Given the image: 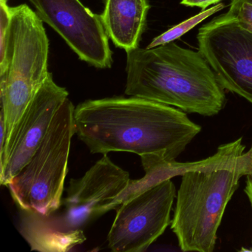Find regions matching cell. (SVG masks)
<instances>
[{
  "label": "cell",
  "instance_id": "obj_1",
  "mask_svg": "<svg viewBox=\"0 0 252 252\" xmlns=\"http://www.w3.org/2000/svg\"><path fill=\"white\" fill-rule=\"evenodd\" d=\"M73 119L75 135L91 153H135L144 171L173 163L201 131L185 112L134 96L87 100Z\"/></svg>",
  "mask_w": 252,
  "mask_h": 252
},
{
  "label": "cell",
  "instance_id": "obj_2",
  "mask_svg": "<svg viewBox=\"0 0 252 252\" xmlns=\"http://www.w3.org/2000/svg\"><path fill=\"white\" fill-rule=\"evenodd\" d=\"M125 94L213 116L226 104L225 89L200 51L175 42L126 53Z\"/></svg>",
  "mask_w": 252,
  "mask_h": 252
},
{
  "label": "cell",
  "instance_id": "obj_3",
  "mask_svg": "<svg viewBox=\"0 0 252 252\" xmlns=\"http://www.w3.org/2000/svg\"><path fill=\"white\" fill-rule=\"evenodd\" d=\"M242 138L218 147L215 156L182 174L171 228L183 252H212L228 202L242 177L252 172V144Z\"/></svg>",
  "mask_w": 252,
  "mask_h": 252
},
{
  "label": "cell",
  "instance_id": "obj_4",
  "mask_svg": "<svg viewBox=\"0 0 252 252\" xmlns=\"http://www.w3.org/2000/svg\"><path fill=\"white\" fill-rule=\"evenodd\" d=\"M11 11L6 61L3 68L0 69V98L5 123V146L50 74L48 69L49 40L43 21L26 4L11 7Z\"/></svg>",
  "mask_w": 252,
  "mask_h": 252
},
{
  "label": "cell",
  "instance_id": "obj_5",
  "mask_svg": "<svg viewBox=\"0 0 252 252\" xmlns=\"http://www.w3.org/2000/svg\"><path fill=\"white\" fill-rule=\"evenodd\" d=\"M74 110L67 98L30 161L7 186L20 209L49 215L61 206L75 135Z\"/></svg>",
  "mask_w": 252,
  "mask_h": 252
},
{
  "label": "cell",
  "instance_id": "obj_6",
  "mask_svg": "<svg viewBox=\"0 0 252 252\" xmlns=\"http://www.w3.org/2000/svg\"><path fill=\"white\" fill-rule=\"evenodd\" d=\"M175 197V184L168 178L125 200L116 209L107 235L109 249L113 252H145L171 223Z\"/></svg>",
  "mask_w": 252,
  "mask_h": 252
},
{
  "label": "cell",
  "instance_id": "obj_7",
  "mask_svg": "<svg viewBox=\"0 0 252 252\" xmlns=\"http://www.w3.org/2000/svg\"><path fill=\"white\" fill-rule=\"evenodd\" d=\"M130 182L129 172L113 163L107 154L103 155L82 178L70 180L63 200L64 212L58 216L51 214V218L63 231L82 229L117 209Z\"/></svg>",
  "mask_w": 252,
  "mask_h": 252
},
{
  "label": "cell",
  "instance_id": "obj_8",
  "mask_svg": "<svg viewBox=\"0 0 252 252\" xmlns=\"http://www.w3.org/2000/svg\"><path fill=\"white\" fill-rule=\"evenodd\" d=\"M199 51L222 88L252 104V33L225 14L199 29Z\"/></svg>",
  "mask_w": 252,
  "mask_h": 252
},
{
  "label": "cell",
  "instance_id": "obj_9",
  "mask_svg": "<svg viewBox=\"0 0 252 252\" xmlns=\"http://www.w3.org/2000/svg\"><path fill=\"white\" fill-rule=\"evenodd\" d=\"M41 20L54 29L80 60L98 68H110L113 53L101 16L79 0H29Z\"/></svg>",
  "mask_w": 252,
  "mask_h": 252
},
{
  "label": "cell",
  "instance_id": "obj_10",
  "mask_svg": "<svg viewBox=\"0 0 252 252\" xmlns=\"http://www.w3.org/2000/svg\"><path fill=\"white\" fill-rule=\"evenodd\" d=\"M67 98V90L57 85L50 73L0 153L1 185L8 186L30 161Z\"/></svg>",
  "mask_w": 252,
  "mask_h": 252
},
{
  "label": "cell",
  "instance_id": "obj_11",
  "mask_svg": "<svg viewBox=\"0 0 252 252\" xmlns=\"http://www.w3.org/2000/svg\"><path fill=\"white\" fill-rule=\"evenodd\" d=\"M149 9L148 0H106L101 20L116 47L126 53L138 48Z\"/></svg>",
  "mask_w": 252,
  "mask_h": 252
},
{
  "label": "cell",
  "instance_id": "obj_12",
  "mask_svg": "<svg viewBox=\"0 0 252 252\" xmlns=\"http://www.w3.org/2000/svg\"><path fill=\"white\" fill-rule=\"evenodd\" d=\"M20 231L32 251L68 252L86 240L83 230L63 231L51 218L32 210L20 209Z\"/></svg>",
  "mask_w": 252,
  "mask_h": 252
},
{
  "label": "cell",
  "instance_id": "obj_13",
  "mask_svg": "<svg viewBox=\"0 0 252 252\" xmlns=\"http://www.w3.org/2000/svg\"><path fill=\"white\" fill-rule=\"evenodd\" d=\"M224 8H225V5L223 4H217L215 6L209 8V9L205 10V11L200 12V14L182 22L180 24L177 25V26L172 27V29L166 31V32L162 33L160 36L155 38L152 41L151 43L148 45L147 48H156V47L174 42V41L184 36L185 33L191 31V29H194L196 26L204 21L208 17L213 15L214 14L218 12V11H221Z\"/></svg>",
  "mask_w": 252,
  "mask_h": 252
},
{
  "label": "cell",
  "instance_id": "obj_14",
  "mask_svg": "<svg viewBox=\"0 0 252 252\" xmlns=\"http://www.w3.org/2000/svg\"><path fill=\"white\" fill-rule=\"evenodd\" d=\"M12 11L8 0H0V69L5 66L8 53Z\"/></svg>",
  "mask_w": 252,
  "mask_h": 252
},
{
  "label": "cell",
  "instance_id": "obj_15",
  "mask_svg": "<svg viewBox=\"0 0 252 252\" xmlns=\"http://www.w3.org/2000/svg\"><path fill=\"white\" fill-rule=\"evenodd\" d=\"M226 14L252 33V0H232Z\"/></svg>",
  "mask_w": 252,
  "mask_h": 252
},
{
  "label": "cell",
  "instance_id": "obj_16",
  "mask_svg": "<svg viewBox=\"0 0 252 252\" xmlns=\"http://www.w3.org/2000/svg\"><path fill=\"white\" fill-rule=\"evenodd\" d=\"M222 0H182L181 5L191 7H199L201 9H206L212 4H217Z\"/></svg>",
  "mask_w": 252,
  "mask_h": 252
},
{
  "label": "cell",
  "instance_id": "obj_17",
  "mask_svg": "<svg viewBox=\"0 0 252 252\" xmlns=\"http://www.w3.org/2000/svg\"><path fill=\"white\" fill-rule=\"evenodd\" d=\"M244 191L252 207V172L246 175V185Z\"/></svg>",
  "mask_w": 252,
  "mask_h": 252
}]
</instances>
